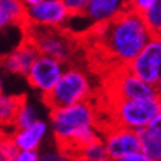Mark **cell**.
<instances>
[{
    "instance_id": "cb8c5ba5",
    "label": "cell",
    "mask_w": 161,
    "mask_h": 161,
    "mask_svg": "<svg viewBox=\"0 0 161 161\" xmlns=\"http://www.w3.org/2000/svg\"><path fill=\"white\" fill-rule=\"evenodd\" d=\"M13 161H39V151H19Z\"/></svg>"
},
{
    "instance_id": "9c48e42d",
    "label": "cell",
    "mask_w": 161,
    "mask_h": 161,
    "mask_svg": "<svg viewBox=\"0 0 161 161\" xmlns=\"http://www.w3.org/2000/svg\"><path fill=\"white\" fill-rule=\"evenodd\" d=\"M112 91H114L115 101L144 99V98L160 95L157 86L141 80L134 74H131L127 68H121L119 74L114 78Z\"/></svg>"
},
{
    "instance_id": "7a4b0ae2",
    "label": "cell",
    "mask_w": 161,
    "mask_h": 161,
    "mask_svg": "<svg viewBox=\"0 0 161 161\" xmlns=\"http://www.w3.org/2000/svg\"><path fill=\"white\" fill-rule=\"evenodd\" d=\"M50 130L59 147L70 155L98 140L97 109L91 101L50 111Z\"/></svg>"
},
{
    "instance_id": "9a60e30c",
    "label": "cell",
    "mask_w": 161,
    "mask_h": 161,
    "mask_svg": "<svg viewBox=\"0 0 161 161\" xmlns=\"http://www.w3.org/2000/svg\"><path fill=\"white\" fill-rule=\"evenodd\" d=\"M25 102L26 99L22 95H0V124L4 127V130L7 128H10V131L13 130L14 119Z\"/></svg>"
},
{
    "instance_id": "f1b7e54d",
    "label": "cell",
    "mask_w": 161,
    "mask_h": 161,
    "mask_svg": "<svg viewBox=\"0 0 161 161\" xmlns=\"http://www.w3.org/2000/svg\"><path fill=\"white\" fill-rule=\"evenodd\" d=\"M4 134H7V131H6V130H4V127H3V125L0 124V138L3 137V135H4Z\"/></svg>"
},
{
    "instance_id": "7402d4cb",
    "label": "cell",
    "mask_w": 161,
    "mask_h": 161,
    "mask_svg": "<svg viewBox=\"0 0 161 161\" xmlns=\"http://www.w3.org/2000/svg\"><path fill=\"white\" fill-rule=\"evenodd\" d=\"M66 4V9L69 10V13L72 17L84 16L85 10L88 6V0H64Z\"/></svg>"
},
{
    "instance_id": "277c9868",
    "label": "cell",
    "mask_w": 161,
    "mask_h": 161,
    "mask_svg": "<svg viewBox=\"0 0 161 161\" xmlns=\"http://www.w3.org/2000/svg\"><path fill=\"white\" fill-rule=\"evenodd\" d=\"M161 112V95L144 99L114 101L112 117L117 127L132 131L147 130L155 117Z\"/></svg>"
},
{
    "instance_id": "e0dca14e",
    "label": "cell",
    "mask_w": 161,
    "mask_h": 161,
    "mask_svg": "<svg viewBox=\"0 0 161 161\" xmlns=\"http://www.w3.org/2000/svg\"><path fill=\"white\" fill-rule=\"evenodd\" d=\"M37 121H40L39 114H37V109L35 105L29 104V102H25L20 108L19 114H17L16 119H14L13 124V130H23V128H29L33 124H36ZM12 130V131H13Z\"/></svg>"
},
{
    "instance_id": "ffe728a7",
    "label": "cell",
    "mask_w": 161,
    "mask_h": 161,
    "mask_svg": "<svg viewBox=\"0 0 161 161\" xmlns=\"http://www.w3.org/2000/svg\"><path fill=\"white\" fill-rule=\"evenodd\" d=\"M72 155L65 151L62 147H45L42 151H39V161H69Z\"/></svg>"
},
{
    "instance_id": "5b68a950",
    "label": "cell",
    "mask_w": 161,
    "mask_h": 161,
    "mask_svg": "<svg viewBox=\"0 0 161 161\" xmlns=\"http://www.w3.org/2000/svg\"><path fill=\"white\" fill-rule=\"evenodd\" d=\"M25 27L59 29L69 22V10L64 0H25Z\"/></svg>"
},
{
    "instance_id": "6da1fadb",
    "label": "cell",
    "mask_w": 161,
    "mask_h": 161,
    "mask_svg": "<svg viewBox=\"0 0 161 161\" xmlns=\"http://www.w3.org/2000/svg\"><path fill=\"white\" fill-rule=\"evenodd\" d=\"M95 30H99V43L104 53L121 68H127L154 37L142 16L131 9L130 4L114 22L95 26Z\"/></svg>"
},
{
    "instance_id": "2e32d148",
    "label": "cell",
    "mask_w": 161,
    "mask_h": 161,
    "mask_svg": "<svg viewBox=\"0 0 161 161\" xmlns=\"http://www.w3.org/2000/svg\"><path fill=\"white\" fill-rule=\"evenodd\" d=\"M138 134L141 138V153L150 161H161V138L148 130H142Z\"/></svg>"
},
{
    "instance_id": "f546056e",
    "label": "cell",
    "mask_w": 161,
    "mask_h": 161,
    "mask_svg": "<svg viewBox=\"0 0 161 161\" xmlns=\"http://www.w3.org/2000/svg\"><path fill=\"white\" fill-rule=\"evenodd\" d=\"M157 89H158V94L161 95V79H160V82H158V85H157Z\"/></svg>"
},
{
    "instance_id": "4316f807",
    "label": "cell",
    "mask_w": 161,
    "mask_h": 161,
    "mask_svg": "<svg viewBox=\"0 0 161 161\" xmlns=\"http://www.w3.org/2000/svg\"><path fill=\"white\" fill-rule=\"evenodd\" d=\"M69 161H86V160H85V158L82 157V155L75 154V155H72V157H70V160H69Z\"/></svg>"
},
{
    "instance_id": "52a82bcc",
    "label": "cell",
    "mask_w": 161,
    "mask_h": 161,
    "mask_svg": "<svg viewBox=\"0 0 161 161\" xmlns=\"http://www.w3.org/2000/svg\"><path fill=\"white\" fill-rule=\"evenodd\" d=\"M64 72V62H60L55 58L40 55L33 64V66L30 68L29 74L26 75V79L30 86L39 91L42 97L45 98L53 91Z\"/></svg>"
},
{
    "instance_id": "7c38bea8",
    "label": "cell",
    "mask_w": 161,
    "mask_h": 161,
    "mask_svg": "<svg viewBox=\"0 0 161 161\" xmlns=\"http://www.w3.org/2000/svg\"><path fill=\"white\" fill-rule=\"evenodd\" d=\"M128 9V2L122 0H88L84 16L95 26L108 25Z\"/></svg>"
},
{
    "instance_id": "d6986e66",
    "label": "cell",
    "mask_w": 161,
    "mask_h": 161,
    "mask_svg": "<svg viewBox=\"0 0 161 161\" xmlns=\"http://www.w3.org/2000/svg\"><path fill=\"white\" fill-rule=\"evenodd\" d=\"M147 27L154 37H161V0H154V3L147 12L141 14Z\"/></svg>"
},
{
    "instance_id": "8fae6325",
    "label": "cell",
    "mask_w": 161,
    "mask_h": 161,
    "mask_svg": "<svg viewBox=\"0 0 161 161\" xmlns=\"http://www.w3.org/2000/svg\"><path fill=\"white\" fill-rule=\"evenodd\" d=\"M39 56L40 53L36 46L29 39H25L13 50H10L3 59H0V65L10 74L26 76Z\"/></svg>"
},
{
    "instance_id": "4fadbf2b",
    "label": "cell",
    "mask_w": 161,
    "mask_h": 161,
    "mask_svg": "<svg viewBox=\"0 0 161 161\" xmlns=\"http://www.w3.org/2000/svg\"><path fill=\"white\" fill-rule=\"evenodd\" d=\"M47 131H49V124L46 121L40 119L29 128L10 131L9 135L12 137L19 151H39L40 145L47 135Z\"/></svg>"
},
{
    "instance_id": "ba28073f",
    "label": "cell",
    "mask_w": 161,
    "mask_h": 161,
    "mask_svg": "<svg viewBox=\"0 0 161 161\" xmlns=\"http://www.w3.org/2000/svg\"><path fill=\"white\" fill-rule=\"evenodd\" d=\"M131 74L141 80L157 86L161 79V39L153 37L151 42L140 52L127 66Z\"/></svg>"
},
{
    "instance_id": "4dcf8cb0",
    "label": "cell",
    "mask_w": 161,
    "mask_h": 161,
    "mask_svg": "<svg viewBox=\"0 0 161 161\" xmlns=\"http://www.w3.org/2000/svg\"><path fill=\"white\" fill-rule=\"evenodd\" d=\"M160 39H161V37H160Z\"/></svg>"
},
{
    "instance_id": "44dd1931",
    "label": "cell",
    "mask_w": 161,
    "mask_h": 161,
    "mask_svg": "<svg viewBox=\"0 0 161 161\" xmlns=\"http://www.w3.org/2000/svg\"><path fill=\"white\" fill-rule=\"evenodd\" d=\"M19 154L16 144L9 134H4L0 138V161H13Z\"/></svg>"
},
{
    "instance_id": "484cf974",
    "label": "cell",
    "mask_w": 161,
    "mask_h": 161,
    "mask_svg": "<svg viewBox=\"0 0 161 161\" xmlns=\"http://www.w3.org/2000/svg\"><path fill=\"white\" fill-rule=\"evenodd\" d=\"M111 161H150L147 157H145L142 153H137V154L132 155H127V157L118 158V160H111Z\"/></svg>"
},
{
    "instance_id": "30bf717a",
    "label": "cell",
    "mask_w": 161,
    "mask_h": 161,
    "mask_svg": "<svg viewBox=\"0 0 161 161\" xmlns=\"http://www.w3.org/2000/svg\"><path fill=\"white\" fill-rule=\"evenodd\" d=\"M104 142L111 160L141 153V138L137 131L114 125L104 134Z\"/></svg>"
},
{
    "instance_id": "603a6c76",
    "label": "cell",
    "mask_w": 161,
    "mask_h": 161,
    "mask_svg": "<svg viewBox=\"0 0 161 161\" xmlns=\"http://www.w3.org/2000/svg\"><path fill=\"white\" fill-rule=\"evenodd\" d=\"M153 3H154V0H134V2H128L131 9L140 14L147 12V10L153 6Z\"/></svg>"
},
{
    "instance_id": "3957f363",
    "label": "cell",
    "mask_w": 161,
    "mask_h": 161,
    "mask_svg": "<svg viewBox=\"0 0 161 161\" xmlns=\"http://www.w3.org/2000/svg\"><path fill=\"white\" fill-rule=\"evenodd\" d=\"M91 94L92 88L88 75L79 68H68L53 91L43 99L52 111L89 101Z\"/></svg>"
},
{
    "instance_id": "5bb4252c",
    "label": "cell",
    "mask_w": 161,
    "mask_h": 161,
    "mask_svg": "<svg viewBox=\"0 0 161 161\" xmlns=\"http://www.w3.org/2000/svg\"><path fill=\"white\" fill-rule=\"evenodd\" d=\"M26 7L19 0H0V32L14 25L25 27Z\"/></svg>"
},
{
    "instance_id": "d4e9b609",
    "label": "cell",
    "mask_w": 161,
    "mask_h": 161,
    "mask_svg": "<svg viewBox=\"0 0 161 161\" xmlns=\"http://www.w3.org/2000/svg\"><path fill=\"white\" fill-rule=\"evenodd\" d=\"M147 130L150 131V132H153L154 135L161 138V112L153 119V122L150 124V127H148Z\"/></svg>"
},
{
    "instance_id": "83f0119b",
    "label": "cell",
    "mask_w": 161,
    "mask_h": 161,
    "mask_svg": "<svg viewBox=\"0 0 161 161\" xmlns=\"http://www.w3.org/2000/svg\"><path fill=\"white\" fill-rule=\"evenodd\" d=\"M3 94V76H2V65H0V95Z\"/></svg>"
},
{
    "instance_id": "8992f818",
    "label": "cell",
    "mask_w": 161,
    "mask_h": 161,
    "mask_svg": "<svg viewBox=\"0 0 161 161\" xmlns=\"http://www.w3.org/2000/svg\"><path fill=\"white\" fill-rule=\"evenodd\" d=\"M26 39L36 46L40 55L66 62L74 53V45L70 43L69 36L59 29L46 27H25Z\"/></svg>"
},
{
    "instance_id": "ac0fdd59",
    "label": "cell",
    "mask_w": 161,
    "mask_h": 161,
    "mask_svg": "<svg viewBox=\"0 0 161 161\" xmlns=\"http://www.w3.org/2000/svg\"><path fill=\"white\" fill-rule=\"evenodd\" d=\"M79 155H82L86 161H111L107 147H105V142L101 138L85 145L79 151Z\"/></svg>"
}]
</instances>
